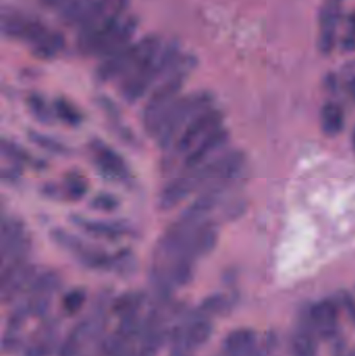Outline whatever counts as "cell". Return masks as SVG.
<instances>
[{
  "instance_id": "cell-9",
  "label": "cell",
  "mask_w": 355,
  "mask_h": 356,
  "mask_svg": "<svg viewBox=\"0 0 355 356\" xmlns=\"http://www.w3.org/2000/svg\"><path fill=\"white\" fill-rule=\"evenodd\" d=\"M0 245L2 261H19L31 249V238L20 221L6 219L2 221Z\"/></svg>"
},
{
  "instance_id": "cell-17",
  "label": "cell",
  "mask_w": 355,
  "mask_h": 356,
  "mask_svg": "<svg viewBox=\"0 0 355 356\" xmlns=\"http://www.w3.org/2000/svg\"><path fill=\"white\" fill-rule=\"evenodd\" d=\"M96 156H97L100 167L108 175L122 178L126 177V168H125L124 163L119 158L118 154H115L110 148L99 146L96 150Z\"/></svg>"
},
{
  "instance_id": "cell-3",
  "label": "cell",
  "mask_w": 355,
  "mask_h": 356,
  "mask_svg": "<svg viewBox=\"0 0 355 356\" xmlns=\"http://www.w3.org/2000/svg\"><path fill=\"white\" fill-rule=\"evenodd\" d=\"M1 31L6 37L28 44L38 58H53L65 47L62 33L52 31L37 19L10 10H2Z\"/></svg>"
},
{
  "instance_id": "cell-24",
  "label": "cell",
  "mask_w": 355,
  "mask_h": 356,
  "mask_svg": "<svg viewBox=\"0 0 355 356\" xmlns=\"http://www.w3.org/2000/svg\"><path fill=\"white\" fill-rule=\"evenodd\" d=\"M354 356H355V353H354Z\"/></svg>"
},
{
  "instance_id": "cell-7",
  "label": "cell",
  "mask_w": 355,
  "mask_h": 356,
  "mask_svg": "<svg viewBox=\"0 0 355 356\" xmlns=\"http://www.w3.org/2000/svg\"><path fill=\"white\" fill-rule=\"evenodd\" d=\"M162 46L156 35H147L133 44H129L108 58H104L97 70L100 81H110L129 76Z\"/></svg>"
},
{
  "instance_id": "cell-16",
  "label": "cell",
  "mask_w": 355,
  "mask_h": 356,
  "mask_svg": "<svg viewBox=\"0 0 355 356\" xmlns=\"http://www.w3.org/2000/svg\"><path fill=\"white\" fill-rule=\"evenodd\" d=\"M318 345L313 332L308 328L297 330L292 337V356H317Z\"/></svg>"
},
{
  "instance_id": "cell-8",
  "label": "cell",
  "mask_w": 355,
  "mask_h": 356,
  "mask_svg": "<svg viewBox=\"0 0 355 356\" xmlns=\"http://www.w3.org/2000/svg\"><path fill=\"white\" fill-rule=\"evenodd\" d=\"M222 119V114L213 108L195 117L181 131L171 147L174 158H181L183 161L208 136L221 129Z\"/></svg>"
},
{
  "instance_id": "cell-6",
  "label": "cell",
  "mask_w": 355,
  "mask_h": 356,
  "mask_svg": "<svg viewBox=\"0 0 355 356\" xmlns=\"http://www.w3.org/2000/svg\"><path fill=\"white\" fill-rule=\"evenodd\" d=\"M212 96L204 92L179 97L163 118L152 137L163 149L171 148L181 131L198 115L212 108Z\"/></svg>"
},
{
  "instance_id": "cell-11",
  "label": "cell",
  "mask_w": 355,
  "mask_h": 356,
  "mask_svg": "<svg viewBox=\"0 0 355 356\" xmlns=\"http://www.w3.org/2000/svg\"><path fill=\"white\" fill-rule=\"evenodd\" d=\"M227 139L229 134L222 129H219L208 136L191 154L183 159V170H191L210 162L213 154H216L222 146H224Z\"/></svg>"
},
{
  "instance_id": "cell-20",
  "label": "cell",
  "mask_w": 355,
  "mask_h": 356,
  "mask_svg": "<svg viewBox=\"0 0 355 356\" xmlns=\"http://www.w3.org/2000/svg\"><path fill=\"white\" fill-rule=\"evenodd\" d=\"M42 3L48 8H58V6H63L69 0H41Z\"/></svg>"
},
{
  "instance_id": "cell-15",
  "label": "cell",
  "mask_w": 355,
  "mask_h": 356,
  "mask_svg": "<svg viewBox=\"0 0 355 356\" xmlns=\"http://www.w3.org/2000/svg\"><path fill=\"white\" fill-rule=\"evenodd\" d=\"M256 334L243 330L235 332L229 340V349L233 356H251L256 353Z\"/></svg>"
},
{
  "instance_id": "cell-21",
  "label": "cell",
  "mask_w": 355,
  "mask_h": 356,
  "mask_svg": "<svg viewBox=\"0 0 355 356\" xmlns=\"http://www.w3.org/2000/svg\"><path fill=\"white\" fill-rule=\"evenodd\" d=\"M349 90L350 93H352V95L355 98V79L350 81Z\"/></svg>"
},
{
  "instance_id": "cell-22",
  "label": "cell",
  "mask_w": 355,
  "mask_h": 356,
  "mask_svg": "<svg viewBox=\"0 0 355 356\" xmlns=\"http://www.w3.org/2000/svg\"><path fill=\"white\" fill-rule=\"evenodd\" d=\"M256 356H270L269 355L268 351L266 350H258V353H254Z\"/></svg>"
},
{
  "instance_id": "cell-1",
  "label": "cell",
  "mask_w": 355,
  "mask_h": 356,
  "mask_svg": "<svg viewBox=\"0 0 355 356\" xmlns=\"http://www.w3.org/2000/svg\"><path fill=\"white\" fill-rule=\"evenodd\" d=\"M125 8L126 0H99L79 26V50L106 58L129 45L138 22L133 17L125 18Z\"/></svg>"
},
{
  "instance_id": "cell-2",
  "label": "cell",
  "mask_w": 355,
  "mask_h": 356,
  "mask_svg": "<svg viewBox=\"0 0 355 356\" xmlns=\"http://www.w3.org/2000/svg\"><path fill=\"white\" fill-rule=\"evenodd\" d=\"M244 164L241 152H233L215 160L185 170L163 191L160 203L162 209H172L196 192H206L215 188H229L239 177Z\"/></svg>"
},
{
  "instance_id": "cell-13",
  "label": "cell",
  "mask_w": 355,
  "mask_h": 356,
  "mask_svg": "<svg viewBox=\"0 0 355 356\" xmlns=\"http://www.w3.org/2000/svg\"><path fill=\"white\" fill-rule=\"evenodd\" d=\"M345 124V115L341 106L333 102H329L321 112V127L327 136L339 135Z\"/></svg>"
},
{
  "instance_id": "cell-14",
  "label": "cell",
  "mask_w": 355,
  "mask_h": 356,
  "mask_svg": "<svg viewBox=\"0 0 355 356\" xmlns=\"http://www.w3.org/2000/svg\"><path fill=\"white\" fill-rule=\"evenodd\" d=\"M337 4L331 3L325 8L322 14V35H321L320 48L324 54H329L333 50L335 39L336 23H337Z\"/></svg>"
},
{
  "instance_id": "cell-5",
  "label": "cell",
  "mask_w": 355,
  "mask_h": 356,
  "mask_svg": "<svg viewBox=\"0 0 355 356\" xmlns=\"http://www.w3.org/2000/svg\"><path fill=\"white\" fill-rule=\"evenodd\" d=\"M181 58L176 44L163 45L149 56L141 66L123 79L121 92L129 102L143 97L156 81L164 77Z\"/></svg>"
},
{
  "instance_id": "cell-10",
  "label": "cell",
  "mask_w": 355,
  "mask_h": 356,
  "mask_svg": "<svg viewBox=\"0 0 355 356\" xmlns=\"http://www.w3.org/2000/svg\"><path fill=\"white\" fill-rule=\"evenodd\" d=\"M310 323L313 330L324 339L336 336L339 324L338 307L331 300H322L310 309Z\"/></svg>"
},
{
  "instance_id": "cell-4",
  "label": "cell",
  "mask_w": 355,
  "mask_h": 356,
  "mask_svg": "<svg viewBox=\"0 0 355 356\" xmlns=\"http://www.w3.org/2000/svg\"><path fill=\"white\" fill-rule=\"evenodd\" d=\"M195 66L193 56H181L174 66L163 77L160 85L150 94L143 111V125L150 136H154L163 118L173 104L179 99V94Z\"/></svg>"
},
{
  "instance_id": "cell-18",
  "label": "cell",
  "mask_w": 355,
  "mask_h": 356,
  "mask_svg": "<svg viewBox=\"0 0 355 356\" xmlns=\"http://www.w3.org/2000/svg\"><path fill=\"white\" fill-rule=\"evenodd\" d=\"M341 302L343 305L344 309L347 312L352 321L355 324V302L354 299L352 298L349 294L344 293L341 296Z\"/></svg>"
},
{
  "instance_id": "cell-19",
  "label": "cell",
  "mask_w": 355,
  "mask_h": 356,
  "mask_svg": "<svg viewBox=\"0 0 355 356\" xmlns=\"http://www.w3.org/2000/svg\"><path fill=\"white\" fill-rule=\"evenodd\" d=\"M333 356H354V353L348 350L347 345L342 343V344H338L337 346H336Z\"/></svg>"
},
{
  "instance_id": "cell-23",
  "label": "cell",
  "mask_w": 355,
  "mask_h": 356,
  "mask_svg": "<svg viewBox=\"0 0 355 356\" xmlns=\"http://www.w3.org/2000/svg\"><path fill=\"white\" fill-rule=\"evenodd\" d=\"M352 142H354V148H355V129H354V135H352Z\"/></svg>"
},
{
  "instance_id": "cell-12",
  "label": "cell",
  "mask_w": 355,
  "mask_h": 356,
  "mask_svg": "<svg viewBox=\"0 0 355 356\" xmlns=\"http://www.w3.org/2000/svg\"><path fill=\"white\" fill-rule=\"evenodd\" d=\"M98 0H69L63 6L60 17L65 23L79 26Z\"/></svg>"
}]
</instances>
